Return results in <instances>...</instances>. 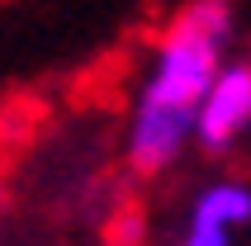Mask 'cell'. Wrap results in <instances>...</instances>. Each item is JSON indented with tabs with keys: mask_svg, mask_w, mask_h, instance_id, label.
I'll return each mask as SVG.
<instances>
[{
	"mask_svg": "<svg viewBox=\"0 0 251 246\" xmlns=\"http://www.w3.org/2000/svg\"><path fill=\"white\" fill-rule=\"evenodd\" d=\"M227 33H232L227 0H190L161 33L152 76L128 123V166L138 175H161L190 147L195 109L223 67Z\"/></svg>",
	"mask_w": 251,
	"mask_h": 246,
	"instance_id": "obj_1",
	"label": "cell"
},
{
	"mask_svg": "<svg viewBox=\"0 0 251 246\" xmlns=\"http://www.w3.org/2000/svg\"><path fill=\"white\" fill-rule=\"evenodd\" d=\"M0 204H5V190H0Z\"/></svg>",
	"mask_w": 251,
	"mask_h": 246,
	"instance_id": "obj_6",
	"label": "cell"
},
{
	"mask_svg": "<svg viewBox=\"0 0 251 246\" xmlns=\"http://www.w3.org/2000/svg\"><path fill=\"white\" fill-rule=\"evenodd\" d=\"M190 218L199 222H213V227H223V232H237L242 222H251V190L242 180H218L209 190L195 199V213Z\"/></svg>",
	"mask_w": 251,
	"mask_h": 246,
	"instance_id": "obj_3",
	"label": "cell"
},
{
	"mask_svg": "<svg viewBox=\"0 0 251 246\" xmlns=\"http://www.w3.org/2000/svg\"><path fill=\"white\" fill-rule=\"evenodd\" d=\"M114 242H119V246H138V242H142V218H138V208H124V218L114 222Z\"/></svg>",
	"mask_w": 251,
	"mask_h": 246,
	"instance_id": "obj_5",
	"label": "cell"
},
{
	"mask_svg": "<svg viewBox=\"0 0 251 246\" xmlns=\"http://www.w3.org/2000/svg\"><path fill=\"white\" fill-rule=\"evenodd\" d=\"M227 237H232V232L213 227V222L190 218V227H185V242H180V246H227Z\"/></svg>",
	"mask_w": 251,
	"mask_h": 246,
	"instance_id": "obj_4",
	"label": "cell"
},
{
	"mask_svg": "<svg viewBox=\"0 0 251 246\" xmlns=\"http://www.w3.org/2000/svg\"><path fill=\"white\" fill-rule=\"evenodd\" d=\"M251 128V62H223L195 109V142L204 151H227Z\"/></svg>",
	"mask_w": 251,
	"mask_h": 246,
	"instance_id": "obj_2",
	"label": "cell"
}]
</instances>
